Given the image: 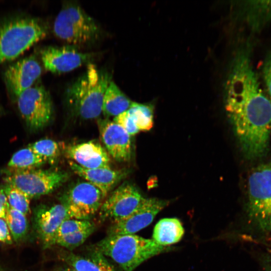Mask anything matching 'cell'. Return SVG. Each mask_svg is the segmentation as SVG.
Returning <instances> with one entry per match:
<instances>
[{"label":"cell","mask_w":271,"mask_h":271,"mask_svg":"<svg viewBox=\"0 0 271 271\" xmlns=\"http://www.w3.org/2000/svg\"><path fill=\"white\" fill-rule=\"evenodd\" d=\"M65 156L86 169L110 168V156L99 143L91 141L66 147Z\"/></svg>","instance_id":"15"},{"label":"cell","mask_w":271,"mask_h":271,"mask_svg":"<svg viewBox=\"0 0 271 271\" xmlns=\"http://www.w3.org/2000/svg\"><path fill=\"white\" fill-rule=\"evenodd\" d=\"M10 208L3 186H0V218L6 220Z\"/></svg>","instance_id":"30"},{"label":"cell","mask_w":271,"mask_h":271,"mask_svg":"<svg viewBox=\"0 0 271 271\" xmlns=\"http://www.w3.org/2000/svg\"><path fill=\"white\" fill-rule=\"evenodd\" d=\"M113 121L121 126L130 136L139 132L132 116L127 110L114 117Z\"/></svg>","instance_id":"28"},{"label":"cell","mask_w":271,"mask_h":271,"mask_svg":"<svg viewBox=\"0 0 271 271\" xmlns=\"http://www.w3.org/2000/svg\"><path fill=\"white\" fill-rule=\"evenodd\" d=\"M262 265L265 271H271V251L264 256Z\"/></svg>","instance_id":"32"},{"label":"cell","mask_w":271,"mask_h":271,"mask_svg":"<svg viewBox=\"0 0 271 271\" xmlns=\"http://www.w3.org/2000/svg\"><path fill=\"white\" fill-rule=\"evenodd\" d=\"M247 213L260 230L271 233V162L257 166L247 181Z\"/></svg>","instance_id":"5"},{"label":"cell","mask_w":271,"mask_h":271,"mask_svg":"<svg viewBox=\"0 0 271 271\" xmlns=\"http://www.w3.org/2000/svg\"><path fill=\"white\" fill-rule=\"evenodd\" d=\"M263 74L267 90L271 97V54L264 63Z\"/></svg>","instance_id":"31"},{"label":"cell","mask_w":271,"mask_h":271,"mask_svg":"<svg viewBox=\"0 0 271 271\" xmlns=\"http://www.w3.org/2000/svg\"><path fill=\"white\" fill-rule=\"evenodd\" d=\"M245 19L253 31L271 21V1H251L244 5Z\"/></svg>","instance_id":"20"},{"label":"cell","mask_w":271,"mask_h":271,"mask_svg":"<svg viewBox=\"0 0 271 271\" xmlns=\"http://www.w3.org/2000/svg\"><path fill=\"white\" fill-rule=\"evenodd\" d=\"M144 199L132 184L124 182L114 189L103 202L98 211L101 221L123 220L132 214Z\"/></svg>","instance_id":"9"},{"label":"cell","mask_w":271,"mask_h":271,"mask_svg":"<svg viewBox=\"0 0 271 271\" xmlns=\"http://www.w3.org/2000/svg\"><path fill=\"white\" fill-rule=\"evenodd\" d=\"M60 271H77V270L69 266V267H67L64 268H63Z\"/></svg>","instance_id":"33"},{"label":"cell","mask_w":271,"mask_h":271,"mask_svg":"<svg viewBox=\"0 0 271 271\" xmlns=\"http://www.w3.org/2000/svg\"><path fill=\"white\" fill-rule=\"evenodd\" d=\"M68 164L74 173L98 188L104 198L128 173L124 169L113 170L111 168L86 169L70 160Z\"/></svg>","instance_id":"16"},{"label":"cell","mask_w":271,"mask_h":271,"mask_svg":"<svg viewBox=\"0 0 271 271\" xmlns=\"http://www.w3.org/2000/svg\"><path fill=\"white\" fill-rule=\"evenodd\" d=\"M41 58L47 70L54 73L72 71L85 64H90L96 56L93 53L79 50L76 46H49L41 50Z\"/></svg>","instance_id":"10"},{"label":"cell","mask_w":271,"mask_h":271,"mask_svg":"<svg viewBox=\"0 0 271 271\" xmlns=\"http://www.w3.org/2000/svg\"><path fill=\"white\" fill-rule=\"evenodd\" d=\"M94 224L90 220H83L69 218L64 220L60 225L56 236L57 239L64 236L87 228Z\"/></svg>","instance_id":"27"},{"label":"cell","mask_w":271,"mask_h":271,"mask_svg":"<svg viewBox=\"0 0 271 271\" xmlns=\"http://www.w3.org/2000/svg\"><path fill=\"white\" fill-rule=\"evenodd\" d=\"M4 190L10 207L27 215L30 212V198L13 186L5 184Z\"/></svg>","instance_id":"25"},{"label":"cell","mask_w":271,"mask_h":271,"mask_svg":"<svg viewBox=\"0 0 271 271\" xmlns=\"http://www.w3.org/2000/svg\"><path fill=\"white\" fill-rule=\"evenodd\" d=\"M111 80L108 72L89 64L65 91V100L71 111L84 119L98 117L102 113L104 95Z\"/></svg>","instance_id":"1"},{"label":"cell","mask_w":271,"mask_h":271,"mask_svg":"<svg viewBox=\"0 0 271 271\" xmlns=\"http://www.w3.org/2000/svg\"><path fill=\"white\" fill-rule=\"evenodd\" d=\"M69 218L66 208L61 203L51 206L40 205L35 209V228L44 248L56 244L58 230L61 223Z\"/></svg>","instance_id":"12"},{"label":"cell","mask_w":271,"mask_h":271,"mask_svg":"<svg viewBox=\"0 0 271 271\" xmlns=\"http://www.w3.org/2000/svg\"><path fill=\"white\" fill-rule=\"evenodd\" d=\"M132 102L111 80L104 95L102 113L106 117H115L128 109Z\"/></svg>","instance_id":"19"},{"label":"cell","mask_w":271,"mask_h":271,"mask_svg":"<svg viewBox=\"0 0 271 271\" xmlns=\"http://www.w3.org/2000/svg\"><path fill=\"white\" fill-rule=\"evenodd\" d=\"M48 33L39 19L16 16L0 20V65L14 60Z\"/></svg>","instance_id":"3"},{"label":"cell","mask_w":271,"mask_h":271,"mask_svg":"<svg viewBox=\"0 0 271 271\" xmlns=\"http://www.w3.org/2000/svg\"><path fill=\"white\" fill-rule=\"evenodd\" d=\"M46 163L41 157L28 146L13 154L8 163V167L14 170H31L37 169Z\"/></svg>","instance_id":"21"},{"label":"cell","mask_w":271,"mask_h":271,"mask_svg":"<svg viewBox=\"0 0 271 271\" xmlns=\"http://www.w3.org/2000/svg\"><path fill=\"white\" fill-rule=\"evenodd\" d=\"M93 248L113 259L123 271H133L147 259L170 249L134 234L107 235Z\"/></svg>","instance_id":"2"},{"label":"cell","mask_w":271,"mask_h":271,"mask_svg":"<svg viewBox=\"0 0 271 271\" xmlns=\"http://www.w3.org/2000/svg\"><path fill=\"white\" fill-rule=\"evenodd\" d=\"M139 131H148L153 126V108L151 105L132 102L127 110Z\"/></svg>","instance_id":"22"},{"label":"cell","mask_w":271,"mask_h":271,"mask_svg":"<svg viewBox=\"0 0 271 271\" xmlns=\"http://www.w3.org/2000/svg\"><path fill=\"white\" fill-rule=\"evenodd\" d=\"M6 221L13 240L20 241L28 231V221L26 215L11 207L10 208Z\"/></svg>","instance_id":"23"},{"label":"cell","mask_w":271,"mask_h":271,"mask_svg":"<svg viewBox=\"0 0 271 271\" xmlns=\"http://www.w3.org/2000/svg\"><path fill=\"white\" fill-rule=\"evenodd\" d=\"M28 146L51 165L56 164L61 155L60 145L52 140H40Z\"/></svg>","instance_id":"24"},{"label":"cell","mask_w":271,"mask_h":271,"mask_svg":"<svg viewBox=\"0 0 271 271\" xmlns=\"http://www.w3.org/2000/svg\"><path fill=\"white\" fill-rule=\"evenodd\" d=\"M104 199L101 191L87 181L73 185L60 197L69 218L83 220H90Z\"/></svg>","instance_id":"8"},{"label":"cell","mask_w":271,"mask_h":271,"mask_svg":"<svg viewBox=\"0 0 271 271\" xmlns=\"http://www.w3.org/2000/svg\"><path fill=\"white\" fill-rule=\"evenodd\" d=\"M98 126L109 156L119 162L129 161L132 157L130 136L121 126L107 119L98 120Z\"/></svg>","instance_id":"14"},{"label":"cell","mask_w":271,"mask_h":271,"mask_svg":"<svg viewBox=\"0 0 271 271\" xmlns=\"http://www.w3.org/2000/svg\"><path fill=\"white\" fill-rule=\"evenodd\" d=\"M66 172L56 170L8 169L4 176L5 184L19 189L30 199L52 193L69 178Z\"/></svg>","instance_id":"6"},{"label":"cell","mask_w":271,"mask_h":271,"mask_svg":"<svg viewBox=\"0 0 271 271\" xmlns=\"http://www.w3.org/2000/svg\"><path fill=\"white\" fill-rule=\"evenodd\" d=\"M18 109L31 131L39 130L51 120L53 104L51 95L42 85L32 86L16 98Z\"/></svg>","instance_id":"7"},{"label":"cell","mask_w":271,"mask_h":271,"mask_svg":"<svg viewBox=\"0 0 271 271\" xmlns=\"http://www.w3.org/2000/svg\"><path fill=\"white\" fill-rule=\"evenodd\" d=\"M13 238L8 225L5 219L0 218V242L10 244L13 242Z\"/></svg>","instance_id":"29"},{"label":"cell","mask_w":271,"mask_h":271,"mask_svg":"<svg viewBox=\"0 0 271 271\" xmlns=\"http://www.w3.org/2000/svg\"><path fill=\"white\" fill-rule=\"evenodd\" d=\"M105 256L94 248L84 255L67 250L61 255L62 260L77 271H115Z\"/></svg>","instance_id":"17"},{"label":"cell","mask_w":271,"mask_h":271,"mask_svg":"<svg viewBox=\"0 0 271 271\" xmlns=\"http://www.w3.org/2000/svg\"><path fill=\"white\" fill-rule=\"evenodd\" d=\"M0 271H4L3 269L2 268L1 266H0Z\"/></svg>","instance_id":"34"},{"label":"cell","mask_w":271,"mask_h":271,"mask_svg":"<svg viewBox=\"0 0 271 271\" xmlns=\"http://www.w3.org/2000/svg\"><path fill=\"white\" fill-rule=\"evenodd\" d=\"M95 228V224H93L87 228L61 237L56 240V244L71 251L83 244L94 232Z\"/></svg>","instance_id":"26"},{"label":"cell","mask_w":271,"mask_h":271,"mask_svg":"<svg viewBox=\"0 0 271 271\" xmlns=\"http://www.w3.org/2000/svg\"><path fill=\"white\" fill-rule=\"evenodd\" d=\"M56 36L77 46L92 42L100 35V28L95 20L78 4H63L53 26Z\"/></svg>","instance_id":"4"},{"label":"cell","mask_w":271,"mask_h":271,"mask_svg":"<svg viewBox=\"0 0 271 271\" xmlns=\"http://www.w3.org/2000/svg\"><path fill=\"white\" fill-rule=\"evenodd\" d=\"M41 73L42 68L34 57L18 61L9 66L4 73L5 82L9 92L16 99L33 86Z\"/></svg>","instance_id":"13"},{"label":"cell","mask_w":271,"mask_h":271,"mask_svg":"<svg viewBox=\"0 0 271 271\" xmlns=\"http://www.w3.org/2000/svg\"><path fill=\"white\" fill-rule=\"evenodd\" d=\"M184 234V229L178 219L165 218L156 224L152 239L157 244L167 247L179 242Z\"/></svg>","instance_id":"18"},{"label":"cell","mask_w":271,"mask_h":271,"mask_svg":"<svg viewBox=\"0 0 271 271\" xmlns=\"http://www.w3.org/2000/svg\"><path fill=\"white\" fill-rule=\"evenodd\" d=\"M169 203L167 200L156 198H144L138 208L129 216L112 222L108 229V235L134 234L149 225Z\"/></svg>","instance_id":"11"}]
</instances>
